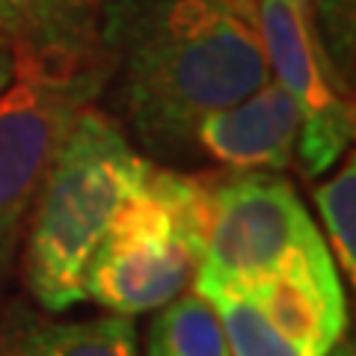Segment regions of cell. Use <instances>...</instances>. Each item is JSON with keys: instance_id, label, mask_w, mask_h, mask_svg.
I'll use <instances>...</instances> for the list:
<instances>
[{"instance_id": "1", "label": "cell", "mask_w": 356, "mask_h": 356, "mask_svg": "<svg viewBox=\"0 0 356 356\" xmlns=\"http://www.w3.org/2000/svg\"><path fill=\"white\" fill-rule=\"evenodd\" d=\"M98 57L125 125L161 158L187 154L205 116L270 81L259 36L226 0H104Z\"/></svg>"}, {"instance_id": "2", "label": "cell", "mask_w": 356, "mask_h": 356, "mask_svg": "<svg viewBox=\"0 0 356 356\" xmlns=\"http://www.w3.org/2000/svg\"><path fill=\"white\" fill-rule=\"evenodd\" d=\"M146 166L107 113L92 104L77 113L33 202L24 282L42 309L65 312L86 300V264Z\"/></svg>"}, {"instance_id": "3", "label": "cell", "mask_w": 356, "mask_h": 356, "mask_svg": "<svg viewBox=\"0 0 356 356\" xmlns=\"http://www.w3.org/2000/svg\"><path fill=\"white\" fill-rule=\"evenodd\" d=\"M211 187L214 175H184L149 161L86 264V300L134 318L181 297L205 250Z\"/></svg>"}, {"instance_id": "4", "label": "cell", "mask_w": 356, "mask_h": 356, "mask_svg": "<svg viewBox=\"0 0 356 356\" xmlns=\"http://www.w3.org/2000/svg\"><path fill=\"white\" fill-rule=\"evenodd\" d=\"M321 252L327 243L288 178L267 170L214 172L205 250L193 276L199 297L241 291Z\"/></svg>"}, {"instance_id": "5", "label": "cell", "mask_w": 356, "mask_h": 356, "mask_svg": "<svg viewBox=\"0 0 356 356\" xmlns=\"http://www.w3.org/2000/svg\"><path fill=\"white\" fill-rule=\"evenodd\" d=\"M104 92L95 77L15 69L0 89V280L77 113Z\"/></svg>"}, {"instance_id": "6", "label": "cell", "mask_w": 356, "mask_h": 356, "mask_svg": "<svg viewBox=\"0 0 356 356\" xmlns=\"http://www.w3.org/2000/svg\"><path fill=\"white\" fill-rule=\"evenodd\" d=\"M250 27L267 69L300 110L297 158L306 175H321L353 140V102L312 27V15L285 0H255Z\"/></svg>"}, {"instance_id": "7", "label": "cell", "mask_w": 356, "mask_h": 356, "mask_svg": "<svg viewBox=\"0 0 356 356\" xmlns=\"http://www.w3.org/2000/svg\"><path fill=\"white\" fill-rule=\"evenodd\" d=\"M104 0H0V33L15 69L95 77L107 89L98 57V13Z\"/></svg>"}, {"instance_id": "8", "label": "cell", "mask_w": 356, "mask_h": 356, "mask_svg": "<svg viewBox=\"0 0 356 356\" xmlns=\"http://www.w3.org/2000/svg\"><path fill=\"white\" fill-rule=\"evenodd\" d=\"M303 356H327L344 336V294L330 250L300 259L241 291Z\"/></svg>"}, {"instance_id": "9", "label": "cell", "mask_w": 356, "mask_h": 356, "mask_svg": "<svg viewBox=\"0 0 356 356\" xmlns=\"http://www.w3.org/2000/svg\"><path fill=\"white\" fill-rule=\"evenodd\" d=\"M297 134V104L276 81H267L238 104L205 116L193 140L211 161L235 172H280L294 161Z\"/></svg>"}, {"instance_id": "10", "label": "cell", "mask_w": 356, "mask_h": 356, "mask_svg": "<svg viewBox=\"0 0 356 356\" xmlns=\"http://www.w3.org/2000/svg\"><path fill=\"white\" fill-rule=\"evenodd\" d=\"M0 356H137V327L122 315L86 321L24 318L3 332Z\"/></svg>"}, {"instance_id": "11", "label": "cell", "mask_w": 356, "mask_h": 356, "mask_svg": "<svg viewBox=\"0 0 356 356\" xmlns=\"http://www.w3.org/2000/svg\"><path fill=\"white\" fill-rule=\"evenodd\" d=\"M146 356H229L220 321L196 291L181 294L152 321Z\"/></svg>"}, {"instance_id": "12", "label": "cell", "mask_w": 356, "mask_h": 356, "mask_svg": "<svg viewBox=\"0 0 356 356\" xmlns=\"http://www.w3.org/2000/svg\"><path fill=\"white\" fill-rule=\"evenodd\" d=\"M208 303L220 321L229 356H303L243 294H217Z\"/></svg>"}, {"instance_id": "13", "label": "cell", "mask_w": 356, "mask_h": 356, "mask_svg": "<svg viewBox=\"0 0 356 356\" xmlns=\"http://www.w3.org/2000/svg\"><path fill=\"white\" fill-rule=\"evenodd\" d=\"M330 243L348 280H356V163L348 158L341 170L315 191Z\"/></svg>"}, {"instance_id": "14", "label": "cell", "mask_w": 356, "mask_h": 356, "mask_svg": "<svg viewBox=\"0 0 356 356\" xmlns=\"http://www.w3.org/2000/svg\"><path fill=\"white\" fill-rule=\"evenodd\" d=\"M315 15L312 21L315 36L324 48L332 69L341 74V81L350 86L353 81V0H315Z\"/></svg>"}, {"instance_id": "15", "label": "cell", "mask_w": 356, "mask_h": 356, "mask_svg": "<svg viewBox=\"0 0 356 356\" xmlns=\"http://www.w3.org/2000/svg\"><path fill=\"white\" fill-rule=\"evenodd\" d=\"M13 74H15V54L3 39V33H0V89L13 81Z\"/></svg>"}, {"instance_id": "16", "label": "cell", "mask_w": 356, "mask_h": 356, "mask_svg": "<svg viewBox=\"0 0 356 356\" xmlns=\"http://www.w3.org/2000/svg\"><path fill=\"white\" fill-rule=\"evenodd\" d=\"M226 3L232 6V9H235V13L243 18V21H247V24H250V21H252V9H255V0H226Z\"/></svg>"}, {"instance_id": "17", "label": "cell", "mask_w": 356, "mask_h": 356, "mask_svg": "<svg viewBox=\"0 0 356 356\" xmlns=\"http://www.w3.org/2000/svg\"><path fill=\"white\" fill-rule=\"evenodd\" d=\"M327 356H353V341H350V339H339V341L327 350Z\"/></svg>"}, {"instance_id": "18", "label": "cell", "mask_w": 356, "mask_h": 356, "mask_svg": "<svg viewBox=\"0 0 356 356\" xmlns=\"http://www.w3.org/2000/svg\"><path fill=\"white\" fill-rule=\"evenodd\" d=\"M285 3H291L294 9H300V13H306V15H312V6H309V0H285Z\"/></svg>"}]
</instances>
